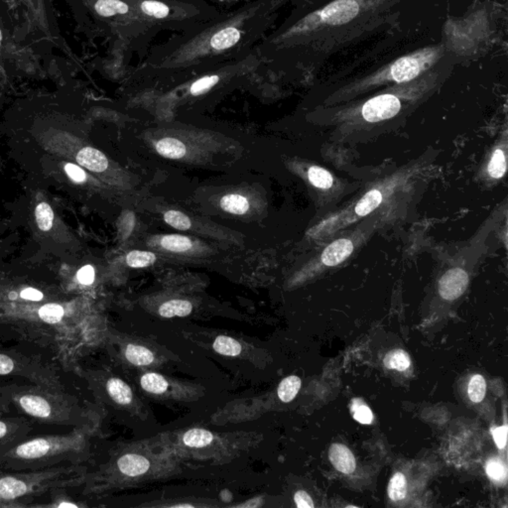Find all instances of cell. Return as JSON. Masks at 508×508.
<instances>
[{
    "instance_id": "cell-20",
    "label": "cell",
    "mask_w": 508,
    "mask_h": 508,
    "mask_svg": "<svg viewBox=\"0 0 508 508\" xmlns=\"http://www.w3.org/2000/svg\"><path fill=\"white\" fill-rule=\"evenodd\" d=\"M156 151L168 159H180L187 153V148L179 139L165 137L156 143Z\"/></svg>"
},
{
    "instance_id": "cell-22",
    "label": "cell",
    "mask_w": 508,
    "mask_h": 508,
    "mask_svg": "<svg viewBox=\"0 0 508 508\" xmlns=\"http://www.w3.org/2000/svg\"><path fill=\"white\" fill-rule=\"evenodd\" d=\"M307 177L311 185L319 190L326 192L334 187L335 177L325 168L313 165L308 169Z\"/></svg>"
},
{
    "instance_id": "cell-1",
    "label": "cell",
    "mask_w": 508,
    "mask_h": 508,
    "mask_svg": "<svg viewBox=\"0 0 508 508\" xmlns=\"http://www.w3.org/2000/svg\"><path fill=\"white\" fill-rule=\"evenodd\" d=\"M288 0H249L153 49L137 74L189 78L255 53Z\"/></svg>"
},
{
    "instance_id": "cell-40",
    "label": "cell",
    "mask_w": 508,
    "mask_h": 508,
    "mask_svg": "<svg viewBox=\"0 0 508 508\" xmlns=\"http://www.w3.org/2000/svg\"><path fill=\"white\" fill-rule=\"evenodd\" d=\"M486 474L491 479L496 482H503L507 479V468L505 463L498 459H491L486 466Z\"/></svg>"
},
{
    "instance_id": "cell-11",
    "label": "cell",
    "mask_w": 508,
    "mask_h": 508,
    "mask_svg": "<svg viewBox=\"0 0 508 508\" xmlns=\"http://www.w3.org/2000/svg\"><path fill=\"white\" fill-rule=\"evenodd\" d=\"M81 24L94 26L102 33L116 35L118 40L138 42L142 37L135 24L134 8L127 0H66Z\"/></svg>"
},
{
    "instance_id": "cell-33",
    "label": "cell",
    "mask_w": 508,
    "mask_h": 508,
    "mask_svg": "<svg viewBox=\"0 0 508 508\" xmlns=\"http://www.w3.org/2000/svg\"><path fill=\"white\" fill-rule=\"evenodd\" d=\"M388 495L393 502H400L407 495V481L402 473H396L389 482Z\"/></svg>"
},
{
    "instance_id": "cell-42",
    "label": "cell",
    "mask_w": 508,
    "mask_h": 508,
    "mask_svg": "<svg viewBox=\"0 0 508 508\" xmlns=\"http://www.w3.org/2000/svg\"><path fill=\"white\" fill-rule=\"evenodd\" d=\"M507 431L508 429L507 425L493 429V430L491 431L493 439H495L496 446H498V449H503L505 446H507Z\"/></svg>"
},
{
    "instance_id": "cell-19",
    "label": "cell",
    "mask_w": 508,
    "mask_h": 508,
    "mask_svg": "<svg viewBox=\"0 0 508 508\" xmlns=\"http://www.w3.org/2000/svg\"><path fill=\"white\" fill-rule=\"evenodd\" d=\"M77 162L94 172H104L109 167V161L106 155L92 148L81 149L77 155Z\"/></svg>"
},
{
    "instance_id": "cell-8",
    "label": "cell",
    "mask_w": 508,
    "mask_h": 508,
    "mask_svg": "<svg viewBox=\"0 0 508 508\" xmlns=\"http://www.w3.org/2000/svg\"><path fill=\"white\" fill-rule=\"evenodd\" d=\"M142 39L162 31L183 33L221 13L203 0H127Z\"/></svg>"
},
{
    "instance_id": "cell-16",
    "label": "cell",
    "mask_w": 508,
    "mask_h": 508,
    "mask_svg": "<svg viewBox=\"0 0 508 508\" xmlns=\"http://www.w3.org/2000/svg\"><path fill=\"white\" fill-rule=\"evenodd\" d=\"M14 40L13 18L7 0H0V70L6 68L8 48Z\"/></svg>"
},
{
    "instance_id": "cell-15",
    "label": "cell",
    "mask_w": 508,
    "mask_h": 508,
    "mask_svg": "<svg viewBox=\"0 0 508 508\" xmlns=\"http://www.w3.org/2000/svg\"><path fill=\"white\" fill-rule=\"evenodd\" d=\"M468 282L470 278L466 270L461 267L451 268L440 279L438 291L443 299L454 301L465 293Z\"/></svg>"
},
{
    "instance_id": "cell-12",
    "label": "cell",
    "mask_w": 508,
    "mask_h": 508,
    "mask_svg": "<svg viewBox=\"0 0 508 508\" xmlns=\"http://www.w3.org/2000/svg\"><path fill=\"white\" fill-rule=\"evenodd\" d=\"M0 376H19L38 386L65 389L51 365L19 353H0Z\"/></svg>"
},
{
    "instance_id": "cell-6",
    "label": "cell",
    "mask_w": 508,
    "mask_h": 508,
    "mask_svg": "<svg viewBox=\"0 0 508 508\" xmlns=\"http://www.w3.org/2000/svg\"><path fill=\"white\" fill-rule=\"evenodd\" d=\"M87 444L85 428L59 435L36 436L24 439L0 454V466L22 472L68 465L78 461Z\"/></svg>"
},
{
    "instance_id": "cell-10",
    "label": "cell",
    "mask_w": 508,
    "mask_h": 508,
    "mask_svg": "<svg viewBox=\"0 0 508 508\" xmlns=\"http://www.w3.org/2000/svg\"><path fill=\"white\" fill-rule=\"evenodd\" d=\"M412 174L413 172L411 170H399L376 182L372 187L368 188L363 195L356 198L355 201L349 203L348 206L323 219L316 227L312 228L310 235L315 239H328L342 228L374 213L395 195L397 189L406 183Z\"/></svg>"
},
{
    "instance_id": "cell-30",
    "label": "cell",
    "mask_w": 508,
    "mask_h": 508,
    "mask_svg": "<svg viewBox=\"0 0 508 508\" xmlns=\"http://www.w3.org/2000/svg\"><path fill=\"white\" fill-rule=\"evenodd\" d=\"M142 388L153 395H162L166 392L168 381L162 375L158 374H146L141 377V381Z\"/></svg>"
},
{
    "instance_id": "cell-28",
    "label": "cell",
    "mask_w": 508,
    "mask_h": 508,
    "mask_svg": "<svg viewBox=\"0 0 508 508\" xmlns=\"http://www.w3.org/2000/svg\"><path fill=\"white\" fill-rule=\"evenodd\" d=\"M125 358L132 363V365H149L153 363L154 356L148 349L141 346H134V344H128L125 349Z\"/></svg>"
},
{
    "instance_id": "cell-2",
    "label": "cell",
    "mask_w": 508,
    "mask_h": 508,
    "mask_svg": "<svg viewBox=\"0 0 508 508\" xmlns=\"http://www.w3.org/2000/svg\"><path fill=\"white\" fill-rule=\"evenodd\" d=\"M453 69L451 59L444 57L413 81L384 88L370 97L327 107L330 120L335 125H363L392 120L412 111L437 92Z\"/></svg>"
},
{
    "instance_id": "cell-38",
    "label": "cell",
    "mask_w": 508,
    "mask_h": 508,
    "mask_svg": "<svg viewBox=\"0 0 508 508\" xmlns=\"http://www.w3.org/2000/svg\"><path fill=\"white\" fill-rule=\"evenodd\" d=\"M164 221L170 227L179 230H187L192 225L189 216L179 211H168L164 214Z\"/></svg>"
},
{
    "instance_id": "cell-45",
    "label": "cell",
    "mask_w": 508,
    "mask_h": 508,
    "mask_svg": "<svg viewBox=\"0 0 508 508\" xmlns=\"http://www.w3.org/2000/svg\"><path fill=\"white\" fill-rule=\"evenodd\" d=\"M10 402L6 399L3 396L0 395V412L1 413H6L10 409Z\"/></svg>"
},
{
    "instance_id": "cell-46",
    "label": "cell",
    "mask_w": 508,
    "mask_h": 508,
    "mask_svg": "<svg viewBox=\"0 0 508 508\" xmlns=\"http://www.w3.org/2000/svg\"><path fill=\"white\" fill-rule=\"evenodd\" d=\"M176 507H192V505H176Z\"/></svg>"
},
{
    "instance_id": "cell-32",
    "label": "cell",
    "mask_w": 508,
    "mask_h": 508,
    "mask_svg": "<svg viewBox=\"0 0 508 508\" xmlns=\"http://www.w3.org/2000/svg\"><path fill=\"white\" fill-rule=\"evenodd\" d=\"M214 351L220 355L227 356H237L241 353V346L237 340L227 335H220L214 342Z\"/></svg>"
},
{
    "instance_id": "cell-18",
    "label": "cell",
    "mask_w": 508,
    "mask_h": 508,
    "mask_svg": "<svg viewBox=\"0 0 508 508\" xmlns=\"http://www.w3.org/2000/svg\"><path fill=\"white\" fill-rule=\"evenodd\" d=\"M118 470L128 477H138L148 472L150 463L148 459L135 454H128L118 459Z\"/></svg>"
},
{
    "instance_id": "cell-39",
    "label": "cell",
    "mask_w": 508,
    "mask_h": 508,
    "mask_svg": "<svg viewBox=\"0 0 508 508\" xmlns=\"http://www.w3.org/2000/svg\"><path fill=\"white\" fill-rule=\"evenodd\" d=\"M18 299L22 300L24 303L41 302L44 299L43 293L35 288H25L18 294L15 291H11L8 294L7 303L15 302Z\"/></svg>"
},
{
    "instance_id": "cell-17",
    "label": "cell",
    "mask_w": 508,
    "mask_h": 508,
    "mask_svg": "<svg viewBox=\"0 0 508 508\" xmlns=\"http://www.w3.org/2000/svg\"><path fill=\"white\" fill-rule=\"evenodd\" d=\"M330 461L333 466L342 474H353L356 470V459L348 447L342 444H334L328 451Z\"/></svg>"
},
{
    "instance_id": "cell-24",
    "label": "cell",
    "mask_w": 508,
    "mask_h": 508,
    "mask_svg": "<svg viewBox=\"0 0 508 508\" xmlns=\"http://www.w3.org/2000/svg\"><path fill=\"white\" fill-rule=\"evenodd\" d=\"M193 310V305L186 300H171L161 305L159 314L163 318L187 317Z\"/></svg>"
},
{
    "instance_id": "cell-7",
    "label": "cell",
    "mask_w": 508,
    "mask_h": 508,
    "mask_svg": "<svg viewBox=\"0 0 508 508\" xmlns=\"http://www.w3.org/2000/svg\"><path fill=\"white\" fill-rule=\"evenodd\" d=\"M0 395L31 420L59 426L81 425L84 411L78 400L65 389L38 384H9L0 386Z\"/></svg>"
},
{
    "instance_id": "cell-21",
    "label": "cell",
    "mask_w": 508,
    "mask_h": 508,
    "mask_svg": "<svg viewBox=\"0 0 508 508\" xmlns=\"http://www.w3.org/2000/svg\"><path fill=\"white\" fill-rule=\"evenodd\" d=\"M106 389L109 397L120 405H128L132 402V388L120 379L113 377L106 381Z\"/></svg>"
},
{
    "instance_id": "cell-5",
    "label": "cell",
    "mask_w": 508,
    "mask_h": 508,
    "mask_svg": "<svg viewBox=\"0 0 508 508\" xmlns=\"http://www.w3.org/2000/svg\"><path fill=\"white\" fill-rule=\"evenodd\" d=\"M445 56L446 48L443 44L427 46L406 54L367 76L342 86L324 101V106L346 104L377 88L413 81L432 69Z\"/></svg>"
},
{
    "instance_id": "cell-43",
    "label": "cell",
    "mask_w": 508,
    "mask_h": 508,
    "mask_svg": "<svg viewBox=\"0 0 508 508\" xmlns=\"http://www.w3.org/2000/svg\"><path fill=\"white\" fill-rule=\"evenodd\" d=\"M67 174L69 175L70 178L77 183H83L86 181V173L81 168L77 166L74 164H67L65 167Z\"/></svg>"
},
{
    "instance_id": "cell-41",
    "label": "cell",
    "mask_w": 508,
    "mask_h": 508,
    "mask_svg": "<svg viewBox=\"0 0 508 508\" xmlns=\"http://www.w3.org/2000/svg\"><path fill=\"white\" fill-rule=\"evenodd\" d=\"M95 269L90 265L81 267L78 272V280L83 285H92L95 281Z\"/></svg>"
},
{
    "instance_id": "cell-29",
    "label": "cell",
    "mask_w": 508,
    "mask_h": 508,
    "mask_svg": "<svg viewBox=\"0 0 508 508\" xmlns=\"http://www.w3.org/2000/svg\"><path fill=\"white\" fill-rule=\"evenodd\" d=\"M161 246L172 253H186L193 246V242L187 237L178 235H165L161 239Z\"/></svg>"
},
{
    "instance_id": "cell-37",
    "label": "cell",
    "mask_w": 508,
    "mask_h": 508,
    "mask_svg": "<svg viewBox=\"0 0 508 508\" xmlns=\"http://www.w3.org/2000/svg\"><path fill=\"white\" fill-rule=\"evenodd\" d=\"M351 411L354 418L360 424H372L374 421V414L365 403L360 399H354L351 403Z\"/></svg>"
},
{
    "instance_id": "cell-31",
    "label": "cell",
    "mask_w": 508,
    "mask_h": 508,
    "mask_svg": "<svg viewBox=\"0 0 508 508\" xmlns=\"http://www.w3.org/2000/svg\"><path fill=\"white\" fill-rule=\"evenodd\" d=\"M384 365L389 370H396L398 372H404L410 367V356L403 349H393L389 351L384 358Z\"/></svg>"
},
{
    "instance_id": "cell-36",
    "label": "cell",
    "mask_w": 508,
    "mask_h": 508,
    "mask_svg": "<svg viewBox=\"0 0 508 508\" xmlns=\"http://www.w3.org/2000/svg\"><path fill=\"white\" fill-rule=\"evenodd\" d=\"M37 225L43 232H48L51 230L54 221L53 209L47 203H40L35 209Z\"/></svg>"
},
{
    "instance_id": "cell-34",
    "label": "cell",
    "mask_w": 508,
    "mask_h": 508,
    "mask_svg": "<svg viewBox=\"0 0 508 508\" xmlns=\"http://www.w3.org/2000/svg\"><path fill=\"white\" fill-rule=\"evenodd\" d=\"M157 257L150 251H134L127 254V263L132 268H144L150 267Z\"/></svg>"
},
{
    "instance_id": "cell-9",
    "label": "cell",
    "mask_w": 508,
    "mask_h": 508,
    "mask_svg": "<svg viewBox=\"0 0 508 508\" xmlns=\"http://www.w3.org/2000/svg\"><path fill=\"white\" fill-rule=\"evenodd\" d=\"M81 479V468L74 465L0 473V508L31 507L37 498L56 489L76 486Z\"/></svg>"
},
{
    "instance_id": "cell-26",
    "label": "cell",
    "mask_w": 508,
    "mask_h": 508,
    "mask_svg": "<svg viewBox=\"0 0 508 508\" xmlns=\"http://www.w3.org/2000/svg\"><path fill=\"white\" fill-rule=\"evenodd\" d=\"M214 441V435L205 429H192L183 437V442L190 448H203Z\"/></svg>"
},
{
    "instance_id": "cell-14",
    "label": "cell",
    "mask_w": 508,
    "mask_h": 508,
    "mask_svg": "<svg viewBox=\"0 0 508 508\" xmlns=\"http://www.w3.org/2000/svg\"><path fill=\"white\" fill-rule=\"evenodd\" d=\"M32 430V422L23 417L0 418V454L25 439Z\"/></svg>"
},
{
    "instance_id": "cell-4",
    "label": "cell",
    "mask_w": 508,
    "mask_h": 508,
    "mask_svg": "<svg viewBox=\"0 0 508 508\" xmlns=\"http://www.w3.org/2000/svg\"><path fill=\"white\" fill-rule=\"evenodd\" d=\"M0 305V325L14 328L28 340L50 347L68 365L81 323L73 305Z\"/></svg>"
},
{
    "instance_id": "cell-35",
    "label": "cell",
    "mask_w": 508,
    "mask_h": 508,
    "mask_svg": "<svg viewBox=\"0 0 508 508\" xmlns=\"http://www.w3.org/2000/svg\"><path fill=\"white\" fill-rule=\"evenodd\" d=\"M468 397L473 402L479 403L484 400L486 393V382L481 374H475L470 379L468 386Z\"/></svg>"
},
{
    "instance_id": "cell-13",
    "label": "cell",
    "mask_w": 508,
    "mask_h": 508,
    "mask_svg": "<svg viewBox=\"0 0 508 508\" xmlns=\"http://www.w3.org/2000/svg\"><path fill=\"white\" fill-rule=\"evenodd\" d=\"M25 15L29 33L33 35L35 40L58 46L64 50V39L61 36L57 18L52 4V0H18Z\"/></svg>"
},
{
    "instance_id": "cell-27",
    "label": "cell",
    "mask_w": 508,
    "mask_h": 508,
    "mask_svg": "<svg viewBox=\"0 0 508 508\" xmlns=\"http://www.w3.org/2000/svg\"><path fill=\"white\" fill-rule=\"evenodd\" d=\"M301 383V379L295 375H291V376L284 379L279 384L278 390H277L281 402L285 403L292 402L299 392Z\"/></svg>"
},
{
    "instance_id": "cell-3",
    "label": "cell",
    "mask_w": 508,
    "mask_h": 508,
    "mask_svg": "<svg viewBox=\"0 0 508 508\" xmlns=\"http://www.w3.org/2000/svg\"><path fill=\"white\" fill-rule=\"evenodd\" d=\"M392 0H334L323 8L299 18L291 24L267 35L256 45L255 53L263 68L273 63L283 54L319 40L326 32H334L338 28L353 24L365 16H374L388 8Z\"/></svg>"
},
{
    "instance_id": "cell-23",
    "label": "cell",
    "mask_w": 508,
    "mask_h": 508,
    "mask_svg": "<svg viewBox=\"0 0 508 508\" xmlns=\"http://www.w3.org/2000/svg\"><path fill=\"white\" fill-rule=\"evenodd\" d=\"M507 163L505 148H502V146H498V148L493 149V153H491V158H489L488 162V166H486V172H488L489 176L491 178L500 180L507 173Z\"/></svg>"
},
{
    "instance_id": "cell-44",
    "label": "cell",
    "mask_w": 508,
    "mask_h": 508,
    "mask_svg": "<svg viewBox=\"0 0 508 508\" xmlns=\"http://www.w3.org/2000/svg\"><path fill=\"white\" fill-rule=\"evenodd\" d=\"M296 505L299 508H313L314 503L311 496L308 495L306 491H300L296 493L294 496Z\"/></svg>"
},
{
    "instance_id": "cell-25",
    "label": "cell",
    "mask_w": 508,
    "mask_h": 508,
    "mask_svg": "<svg viewBox=\"0 0 508 508\" xmlns=\"http://www.w3.org/2000/svg\"><path fill=\"white\" fill-rule=\"evenodd\" d=\"M221 207L227 213L244 214L248 211L249 203L244 196L230 194L221 198Z\"/></svg>"
}]
</instances>
